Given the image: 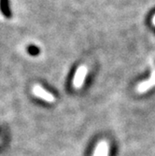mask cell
I'll return each instance as SVG.
<instances>
[{
    "label": "cell",
    "mask_w": 155,
    "mask_h": 156,
    "mask_svg": "<svg viewBox=\"0 0 155 156\" xmlns=\"http://www.w3.org/2000/svg\"><path fill=\"white\" fill-rule=\"evenodd\" d=\"M0 12L6 19L12 18V10L9 0H0Z\"/></svg>",
    "instance_id": "5b68a950"
},
{
    "label": "cell",
    "mask_w": 155,
    "mask_h": 156,
    "mask_svg": "<svg viewBox=\"0 0 155 156\" xmlns=\"http://www.w3.org/2000/svg\"><path fill=\"white\" fill-rule=\"evenodd\" d=\"M152 23L155 25V15L153 16V18H152Z\"/></svg>",
    "instance_id": "52a82bcc"
},
{
    "label": "cell",
    "mask_w": 155,
    "mask_h": 156,
    "mask_svg": "<svg viewBox=\"0 0 155 156\" xmlns=\"http://www.w3.org/2000/svg\"><path fill=\"white\" fill-rule=\"evenodd\" d=\"M109 155V144L107 141H100L96 145L93 152V156H108Z\"/></svg>",
    "instance_id": "277c9868"
},
{
    "label": "cell",
    "mask_w": 155,
    "mask_h": 156,
    "mask_svg": "<svg viewBox=\"0 0 155 156\" xmlns=\"http://www.w3.org/2000/svg\"><path fill=\"white\" fill-rule=\"evenodd\" d=\"M88 73V67L86 66H80L75 73L73 79V86L76 89H80L85 80V78Z\"/></svg>",
    "instance_id": "6da1fadb"
},
{
    "label": "cell",
    "mask_w": 155,
    "mask_h": 156,
    "mask_svg": "<svg viewBox=\"0 0 155 156\" xmlns=\"http://www.w3.org/2000/svg\"><path fill=\"white\" fill-rule=\"evenodd\" d=\"M155 86V68H153L151 75L149 80L140 82L136 86V91L139 94H143L148 92L150 89L153 88Z\"/></svg>",
    "instance_id": "7a4b0ae2"
},
{
    "label": "cell",
    "mask_w": 155,
    "mask_h": 156,
    "mask_svg": "<svg viewBox=\"0 0 155 156\" xmlns=\"http://www.w3.org/2000/svg\"><path fill=\"white\" fill-rule=\"evenodd\" d=\"M34 93L37 97L43 99V100H45L49 103H52L53 101H55L54 95L52 94H51L50 92L46 91L45 89H43L41 86H36Z\"/></svg>",
    "instance_id": "3957f363"
},
{
    "label": "cell",
    "mask_w": 155,
    "mask_h": 156,
    "mask_svg": "<svg viewBox=\"0 0 155 156\" xmlns=\"http://www.w3.org/2000/svg\"><path fill=\"white\" fill-rule=\"evenodd\" d=\"M27 52L29 53L30 55H32V56H37V55L39 54L40 50L36 45H29L27 47Z\"/></svg>",
    "instance_id": "8992f818"
}]
</instances>
